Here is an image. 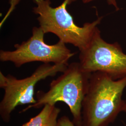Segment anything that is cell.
Segmentation results:
<instances>
[{
	"label": "cell",
	"mask_w": 126,
	"mask_h": 126,
	"mask_svg": "<svg viewBox=\"0 0 126 126\" xmlns=\"http://www.w3.org/2000/svg\"><path fill=\"white\" fill-rule=\"evenodd\" d=\"M126 76L115 80L104 72L91 74L82 105V126H108L122 112Z\"/></svg>",
	"instance_id": "6da1fadb"
},
{
	"label": "cell",
	"mask_w": 126,
	"mask_h": 126,
	"mask_svg": "<svg viewBox=\"0 0 126 126\" xmlns=\"http://www.w3.org/2000/svg\"><path fill=\"white\" fill-rule=\"evenodd\" d=\"M36 5L34 13L38 15L37 18L39 27L45 34L51 33L59 37V40L77 47L80 51L89 45L102 17L92 23H86L82 27L75 23L73 17L68 11V5L77 0H64L57 7L51 6L50 0H33Z\"/></svg>",
	"instance_id": "7a4b0ae2"
},
{
	"label": "cell",
	"mask_w": 126,
	"mask_h": 126,
	"mask_svg": "<svg viewBox=\"0 0 126 126\" xmlns=\"http://www.w3.org/2000/svg\"><path fill=\"white\" fill-rule=\"evenodd\" d=\"M91 74L83 70L79 62L71 63L60 76L51 82L48 91L36 93V102L28 106L23 112L63 102L70 109L75 126H82V105Z\"/></svg>",
	"instance_id": "3957f363"
},
{
	"label": "cell",
	"mask_w": 126,
	"mask_h": 126,
	"mask_svg": "<svg viewBox=\"0 0 126 126\" xmlns=\"http://www.w3.org/2000/svg\"><path fill=\"white\" fill-rule=\"evenodd\" d=\"M69 64L43 63L30 76L18 79L11 75L5 76L0 72V87L4 94L0 103V116L3 122L8 123L11 114L18 106L32 105L36 102L35 88L37 83L59 72H63Z\"/></svg>",
	"instance_id": "277c9868"
},
{
	"label": "cell",
	"mask_w": 126,
	"mask_h": 126,
	"mask_svg": "<svg viewBox=\"0 0 126 126\" xmlns=\"http://www.w3.org/2000/svg\"><path fill=\"white\" fill-rule=\"evenodd\" d=\"M45 34L41 27H33L31 37L21 44L15 45V50H0V60L12 62L16 67L34 62L69 64L68 61L75 53L61 41L52 45L47 44L44 39Z\"/></svg>",
	"instance_id": "5b68a950"
},
{
	"label": "cell",
	"mask_w": 126,
	"mask_h": 126,
	"mask_svg": "<svg viewBox=\"0 0 126 126\" xmlns=\"http://www.w3.org/2000/svg\"><path fill=\"white\" fill-rule=\"evenodd\" d=\"M81 67L86 72H104L115 80L126 76V54L119 44H110L102 39L98 29L89 45L80 51Z\"/></svg>",
	"instance_id": "8992f818"
},
{
	"label": "cell",
	"mask_w": 126,
	"mask_h": 126,
	"mask_svg": "<svg viewBox=\"0 0 126 126\" xmlns=\"http://www.w3.org/2000/svg\"><path fill=\"white\" fill-rule=\"evenodd\" d=\"M60 112L55 105H45L40 113L22 126H57Z\"/></svg>",
	"instance_id": "52a82bcc"
},
{
	"label": "cell",
	"mask_w": 126,
	"mask_h": 126,
	"mask_svg": "<svg viewBox=\"0 0 126 126\" xmlns=\"http://www.w3.org/2000/svg\"><path fill=\"white\" fill-rule=\"evenodd\" d=\"M57 126H76L67 116L64 115L58 119Z\"/></svg>",
	"instance_id": "ba28073f"
},
{
	"label": "cell",
	"mask_w": 126,
	"mask_h": 126,
	"mask_svg": "<svg viewBox=\"0 0 126 126\" xmlns=\"http://www.w3.org/2000/svg\"><path fill=\"white\" fill-rule=\"evenodd\" d=\"M94 0H82L83 2L84 3H88L92 1H93ZM107 2L108 3L109 5H111L113 6L116 10H118L119 9V7L117 6V3H116V0H106Z\"/></svg>",
	"instance_id": "9c48e42d"
},
{
	"label": "cell",
	"mask_w": 126,
	"mask_h": 126,
	"mask_svg": "<svg viewBox=\"0 0 126 126\" xmlns=\"http://www.w3.org/2000/svg\"><path fill=\"white\" fill-rule=\"evenodd\" d=\"M124 100V105H123L122 112H124L126 113V99Z\"/></svg>",
	"instance_id": "30bf717a"
}]
</instances>
